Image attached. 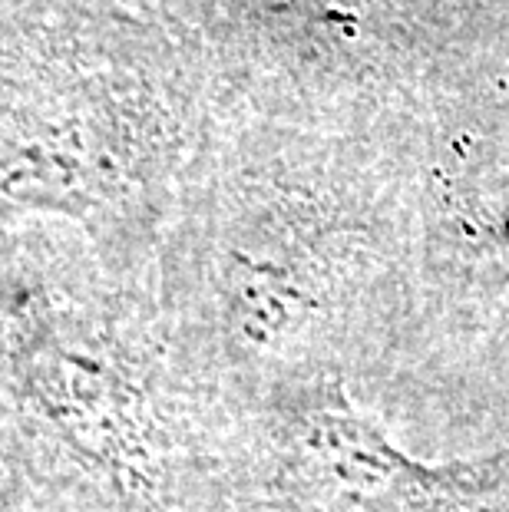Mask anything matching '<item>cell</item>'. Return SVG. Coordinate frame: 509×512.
<instances>
[{"mask_svg":"<svg viewBox=\"0 0 509 512\" xmlns=\"http://www.w3.org/2000/svg\"><path fill=\"white\" fill-rule=\"evenodd\" d=\"M27 377L34 397L77 450L106 466L133 463L136 420L106 357L60 331H47L27 344Z\"/></svg>","mask_w":509,"mask_h":512,"instance_id":"obj_1","label":"cell"}]
</instances>
